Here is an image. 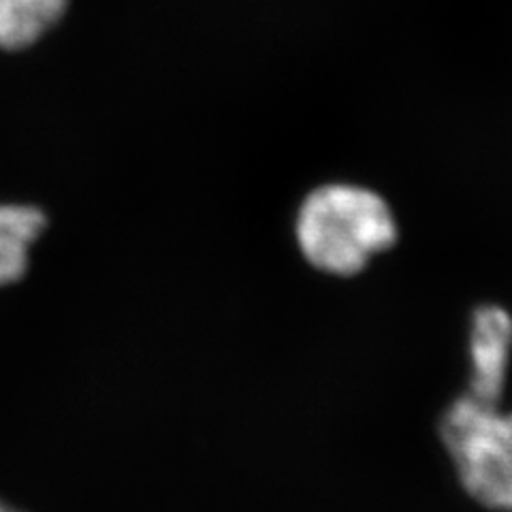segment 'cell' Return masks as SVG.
I'll return each mask as SVG.
<instances>
[{
    "label": "cell",
    "instance_id": "1",
    "mask_svg": "<svg viewBox=\"0 0 512 512\" xmlns=\"http://www.w3.org/2000/svg\"><path fill=\"white\" fill-rule=\"evenodd\" d=\"M295 235L301 254L318 271L357 276L376 254L397 242V222L378 192L352 184H325L303 199Z\"/></svg>",
    "mask_w": 512,
    "mask_h": 512
},
{
    "label": "cell",
    "instance_id": "2",
    "mask_svg": "<svg viewBox=\"0 0 512 512\" xmlns=\"http://www.w3.org/2000/svg\"><path fill=\"white\" fill-rule=\"evenodd\" d=\"M440 436L468 495L491 510H512V412L461 395L446 408Z\"/></svg>",
    "mask_w": 512,
    "mask_h": 512
},
{
    "label": "cell",
    "instance_id": "3",
    "mask_svg": "<svg viewBox=\"0 0 512 512\" xmlns=\"http://www.w3.org/2000/svg\"><path fill=\"white\" fill-rule=\"evenodd\" d=\"M512 352V316L500 306H480L470 323L468 391L480 404L500 406Z\"/></svg>",
    "mask_w": 512,
    "mask_h": 512
},
{
    "label": "cell",
    "instance_id": "4",
    "mask_svg": "<svg viewBox=\"0 0 512 512\" xmlns=\"http://www.w3.org/2000/svg\"><path fill=\"white\" fill-rule=\"evenodd\" d=\"M67 0H0V47L20 50L45 35L64 13Z\"/></svg>",
    "mask_w": 512,
    "mask_h": 512
},
{
    "label": "cell",
    "instance_id": "5",
    "mask_svg": "<svg viewBox=\"0 0 512 512\" xmlns=\"http://www.w3.org/2000/svg\"><path fill=\"white\" fill-rule=\"evenodd\" d=\"M41 227L43 218L35 207L0 205V284L15 280L26 269Z\"/></svg>",
    "mask_w": 512,
    "mask_h": 512
}]
</instances>
